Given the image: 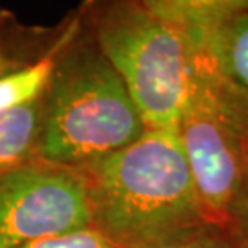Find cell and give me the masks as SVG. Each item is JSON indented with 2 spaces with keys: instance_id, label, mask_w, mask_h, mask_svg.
<instances>
[{
  "instance_id": "obj_4",
  "label": "cell",
  "mask_w": 248,
  "mask_h": 248,
  "mask_svg": "<svg viewBox=\"0 0 248 248\" xmlns=\"http://www.w3.org/2000/svg\"><path fill=\"white\" fill-rule=\"evenodd\" d=\"M190 79L177 137L203 213L210 222H235L248 176V95L206 52L188 48Z\"/></svg>"
},
{
  "instance_id": "obj_6",
  "label": "cell",
  "mask_w": 248,
  "mask_h": 248,
  "mask_svg": "<svg viewBox=\"0 0 248 248\" xmlns=\"http://www.w3.org/2000/svg\"><path fill=\"white\" fill-rule=\"evenodd\" d=\"M188 48L206 52L248 95V0H161Z\"/></svg>"
},
{
  "instance_id": "obj_10",
  "label": "cell",
  "mask_w": 248,
  "mask_h": 248,
  "mask_svg": "<svg viewBox=\"0 0 248 248\" xmlns=\"http://www.w3.org/2000/svg\"><path fill=\"white\" fill-rule=\"evenodd\" d=\"M21 248H115V247L108 244L98 232H95L91 227V229H84L79 232H73V234L41 240Z\"/></svg>"
},
{
  "instance_id": "obj_5",
  "label": "cell",
  "mask_w": 248,
  "mask_h": 248,
  "mask_svg": "<svg viewBox=\"0 0 248 248\" xmlns=\"http://www.w3.org/2000/svg\"><path fill=\"white\" fill-rule=\"evenodd\" d=\"M91 224L81 170L34 158L0 177V248H21Z\"/></svg>"
},
{
  "instance_id": "obj_9",
  "label": "cell",
  "mask_w": 248,
  "mask_h": 248,
  "mask_svg": "<svg viewBox=\"0 0 248 248\" xmlns=\"http://www.w3.org/2000/svg\"><path fill=\"white\" fill-rule=\"evenodd\" d=\"M160 248H248V231L239 222H206Z\"/></svg>"
},
{
  "instance_id": "obj_8",
  "label": "cell",
  "mask_w": 248,
  "mask_h": 248,
  "mask_svg": "<svg viewBox=\"0 0 248 248\" xmlns=\"http://www.w3.org/2000/svg\"><path fill=\"white\" fill-rule=\"evenodd\" d=\"M69 31H71V23L46 55L0 76V115L29 105L46 93L55 69L58 53L66 42Z\"/></svg>"
},
{
  "instance_id": "obj_7",
  "label": "cell",
  "mask_w": 248,
  "mask_h": 248,
  "mask_svg": "<svg viewBox=\"0 0 248 248\" xmlns=\"http://www.w3.org/2000/svg\"><path fill=\"white\" fill-rule=\"evenodd\" d=\"M44 95L0 115V177L37 158Z\"/></svg>"
},
{
  "instance_id": "obj_2",
  "label": "cell",
  "mask_w": 248,
  "mask_h": 248,
  "mask_svg": "<svg viewBox=\"0 0 248 248\" xmlns=\"http://www.w3.org/2000/svg\"><path fill=\"white\" fill-rule=\"evenodd\" d=\"M145 132L120 74L81 15L58 53L44 93L37 158L82 170Z\"/></svg>"
},
{
  "instance_id": "obj_12",
  "label": "cell",
  "mask_w": 248,
  "mask_h": 248,
  "mask_svg": "<svg viewBox=\"0 0 248 248\" xmlns=\"http://www.w3.org/2000/svg\"><path fill=\"white\" fill-rule=\"evenodd\" d=\"M23 64H24L23 62L15 60V58L10 57L3 48H0V76L15 71V69H18L19 66H23Z\"/></svg>"
},
{
  "instance_id": "obj_11",
  "label": "cell",
  "mask_w": 248,
  "mask_h": 248,
  "mask_svg": "<svg viewBox=\"0 0 248 248\" xmlns=\"http://www.w3.org/2000/svg\"><path fill=\"white\" fill-rule=\"evenodd\" d=\"M235 222H239L240 226H244L248 231V176L244 184L240 193L239 206H237V215H235Z\"/></svg>"
},
{
  "instance_id": "obj_1",
  "label": "cell",
  "mask_w": 248,
  "mask_h": 248,
  "mask_svg": "<svg viewBox=\"0 0 248 248\" xmlns=\"http://www.w3.org/2000/svg\"><path fill=\"white\" fill-rule=\"evenodd\" d=\"M81 171L91 227L115 248H160L210 222L177 132L145 129Z\"/></svg>"
},
{
  "instance_id": "obj_3",
  "label": "cell",
  "mask_w": 248,
  "mask_h": 248,
  "mask_svg": "<svg viewBox=\"0 0 248 248\" xmlns=\"http://www.w3.org/2000/svg\"><path fill=\"white\" fill-rule=\"evenodd\" d=\"M82 16L120 74L147 131L177 132L190 60L174 19L158 0L91 3Z\"/></svg>"
}]
</instances>
